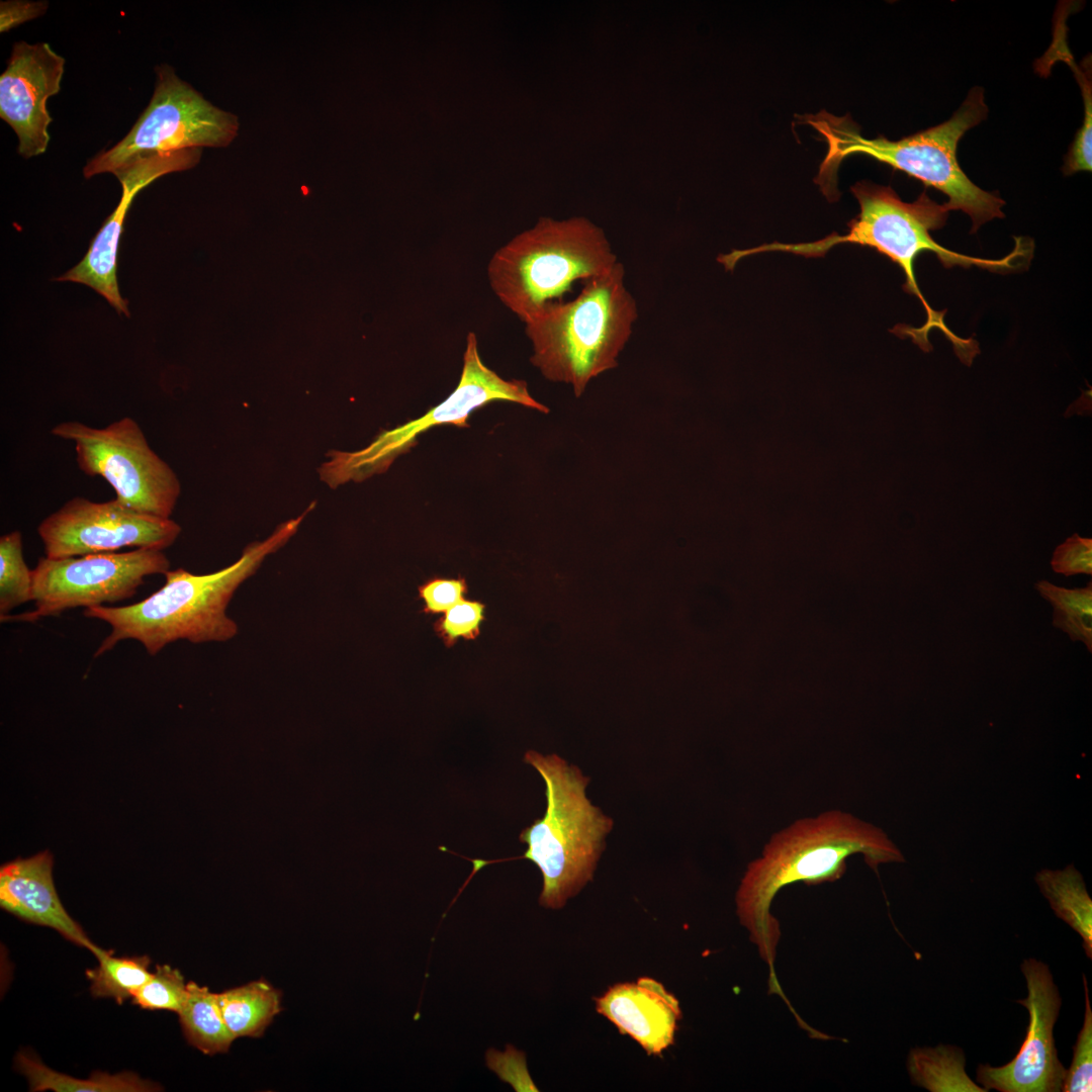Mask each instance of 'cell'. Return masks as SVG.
<instances>
[{
  "mask_svg": "<svg viewBox=\"0 0 1092 1092\" xmlns=\"http://www.w3.org/2000/svg\"><path fill=\"white\" fill-rule=\"evenodd\" d=\"M860 853L877 872L882 863L902 862L900 849L879 827L839 810L802 818L775 833L752 860L736 893L740 923L769 967V990L784 996L774 963L781 930L770 913L775 896L786 886L830 883L846 871L849 856Z\"/></svg>",
  "mask_w": 1092,
  "mask_h": 1092,
  "instance_id": "6da1fadb",
  "label": "cell"
},
{
  "mask_svg": "<svg viewBox=\"0 0 1092 1092\" xmlns=\"http://www.w3.org/2000/svg\"><path fill=\"white\" fill-rule=\"evenodd\" d=\"M851 192L859 204L858 214L848 223L846 234L832 233L824 239L784 244L772 242L757 247L758 253L786 252L806 258L823 257L838 244H857L877 250L896 263L905 274L903 288L909 294L919 298L926 310V322L919 329L905 326L896 327L893 332L898 336L909 337L923 351L932 349L928 333L932 329L940 330L952 343L960 360L970 366L979 354L978 343L972 339H962L953 334L944 324L943 313L934 311L923 297L914 275V263L923 251L935 253L945 267L954 265L978 266L994 271H1008L1022 265L1025 247L1017 246L1011 254L1000 260L974 258L958 254L938 245L930 236L931 230L943 225L947 210L943 205L933 202L922 193L912 203L904 202L889 186L871 182H857Z\"/></svg>",
  "mask_w": 1092,
  "mask_h": 1092,
  "instance_id": "7a4b0ae2",
  "label": "cell"
},
{
  "mask_svg": "<svg viewBox=\"0 0 1092 1092\" xmlns=\"http://www.w3.org/2000/svg\"><path fill=\"white\" fill-rule=\"evenodd\" d=\"M312 508L313 504L297 518L279 525L264 541L248 545L236 562L218 571L194 574L183 568L168 570L164 585L141 602L85 608V617L111 627L94 657L127 639L139 641L152 656L178 640L204 643L232 639L238 627L228 617L226 608L235 592L268 555L286 544Z\"/></svg>",
  "mask_w": 1092,
  "mask_h": 1092,
  "instance_id": "3957f363",
  "label": "cell"
},
{
  "mask_svg": "<svg viewBox=\"0 0 1092 1092\" xmlns=\"http://www.w3.org/2000/svg\"><path fill=\"white\" fill-rule=\"evenodd\" d=\"M987 113L983 90L975 87L948 120L899 141L863 138L850 120L826 111L806 116V122L827 145L815 181L828 199H836V171L840 163L851 155H867L943 192L948 197L945 209L962 210L970 215L971 231L975 233L987 221L1004 216L1005 202L973 183L957 160L959 141Z\"/></svg>",
  "mask_w": 1092,
  "mask_h": 1092,
  "instance_id": "277c9868",
  "label": "cell"
},
{
  "mask_svg": "<svg viewBox=\"0 0 1092 1092\" xmlns=\"http://www.w3.org/2000/svg\"><path fill=\"white\" fill-rule=\"evenodd\" d=\"M581 284L573 299L525 324L531 363L546 379L569 384L577 397L590 380L617 367L638 317L621 262Z\"/></svg>",
  "mask_w": 1092,
  "mask_h": 1092,
  "instance_id": "5b68a950",
  "label": "cell"
},
{
  "mask_svg": "<svg viewBox=\"0 0 1092 1092\" xmlns=\"http://www.w3.org/2000/svg\"><path fill=\"white\" fill-rule=\"evenodd\" d=\"M618 262L604 232L582 217L541 218L491 256L489 285L502 303L524 324L580 281Z\"/></svg>",
  "mask_w": 1092,
  "mask_h": 1092,
  "instance_id": "8992f818",
  "label": "cell"
},
{
  "mask_svg": "<svg viewBox=\"0 0 1092 1092\" xmlns=\"http://www.w3.org/2000/svg\"><path fill=\"white\" fill-rule=\"evenodd\" d=\"M524 761L545 783L546 810L520 833L527 849L516 858L539 868L543 878L540 905L560 909L593 879L613 820L587 799L589 779L577 766L556 754L534 750L525 753Z\"/></svg>",
  "mask_w": 1092,
  "mask_h": 1092,
  "instance_id": "52a82bcc",
  "label": "cell"
},
{
  "mask_svg": "<svg viewBox=\"0 0 1092 1092\" xmlns=\"http://www.w3.org/2000/svg\"><path fill=\"white\" fill-rule=\"evenodd\" d=\"M500 400L549 413L547 406L530 394L526 381L505 379L483 363L477 337L469 332L459 382L445 400L421 418L383 431L359 451L332 453L331 460L324 463L320 470L321 476L331 486H338L382 473L398 456L410 452L418 444L420 435L442 425L469 428L468 419L475 410Z\"/></svg>",
  "mask_w": 1092,
  "mask_h": 1092,
  "instance_id": "ba28073f",
  "label": "cell"
},
{
  "mask_svg": "<svg viewBox=\"0 0 1092 1092\" xmlns=\"http://www.w3.org/2000/svg\"><path fill=\"white\" fill-rule=\"evenodd\" d=\"M152 98L127 134L83 168L85 178L114 173L141 158L186 149L223 148L238 135V116L206 100L167 64L155 69Z\"/></svg>",
  "mask_w": 1092,
  "mask_h": 1092,
  "instance_id": "9c48e42d",
  "label": "cell"
},
{
  "mask_svg": "<svg viewBox=\"0 0 1092 1092\" xmlns=\"http://www.w3.org/2000/svg\"><path fill=\"white\" fill-rule=\"evenodd\" d=\"M51 433L74 444L79 469L104 478L120 504L147 515L171 517L181 492L180 481L133 419L121 418L103 428L68 421Z\"/></svg>",
  "mask_w": 1092,
  "mask_h": 1092,
  "instance_id": "30bf717a",
  "label": "cell"
},
{
  "mask_svg": "<svg viewBox=\"0 0 1092 1092\" xmlns=\"http://www.w3.org/2000/svg\"><path fill=\"white\" fill-rule=\"evenodd\" d=\"M170 561L163 550L135 548L66 558L40 557L32 569L34 609L0 616L1 623H33L79 608L132 598L146 577L164 574Z\"/></svg>",
  "mask_w": 1092,
  "mask_h": 1092,
  "instance_id": "8fae6325",
  "label": "cell"
},
{
  "mask_svg": "<svg viewBox=\"0 0 1092 1092\" xmlns=\"http://www.w3.org/2000/svg\"><path fill=\"white\" fill-rule=\"evenodd\" d=\"M37 533L46 557L66 558L125 547L164 550L176 541L181 527L171 518L133 511L116 498L98 503L77 496L44 518Z\"/></svg>",
  "mask_w": 1092,
  "mask_h": 1092,
  "instance_id": "7c38bea8",
  "label": "cell"
},
{
  "mask_svg": "<svg viewBox=\"0 0 1092 1092\" xmlns=\"http://www.w3.org/2000/svg\"><path fill=\"white\" fill-rule=\"evenodd\" d=\"M1028 995L1016 1002L1028 1010L1029 1024L1024 1041L1015 1058L1001 1067L981 1064L977 1081L986 1091L1059 1092L1066 1069L1058 1058L1054 1026L1061 997L1049 967L1033 958L1022 962Z\"/></svg>",
  "mask_w": 1092,
  "mask_h": 1092,
  "instance_id": "4fadbf2b",
  "label": "cell"
},
{
  "mask_svg": "<svg viewBox=\"0 0 1092 1092\" xmlns=\"http://www.w3.org/2000/svg\"><path fill=\"white\" fill-rule=\"evenodd\" d=\"M65 59L48 42H15L0 76V117L18 139V154L29 159L46 153L52 117L50 97L61 90Z\"/></svg>",
  "mask_w": 1092,
  "mask_h": 1092,
  "instance_id": "5bb4252c",
  "label": "cell"
},
{
  "mask_svg": "<svg viewBox=\"0 0 1092 1092\" xmlns=\"http://www.w3.org/2000/svg\"><path fill=\"white\" fill-rule=\"evenodd\" d=\"M201 154V149H186L141 158L117 169L113 174L122 187L117 206L92 239L83 259L56 280L85 284L118 313L129 316L128 302L119 292L116 274L119 240L130 204L142 189L158 178L194 167Z\"/></svg>",
  "mask_w": 1092,
  "mask_h": 1092,
  "instance_id": "9a60e30c",
  "label": "cell"
},
{
  "mask_svg": "<svg viewBox=\"0 0 1092 1092\" xmlns=\"http://www.w3.org/2000/svg\"><path fill=\"white\" fill-rule=\"evenodd\" d=\"M596 1010L649 1056L660 1057L674 1040L681 1010L677 998L658 981L641 977L618 983L595 999Z\"/></svg>",
  "mask_w": 1092,
  "mask_h": 1092,
  "instance_id": "2e32d148",
  "label": "cell"
},
{
  "mask_svg": "<svg viewBox=\"0 0 1092 1092\" xmlns=\"http://www.w3.org/2000/svg\"><path fill=\"white\" fill-rule=\"evenodd\" d=\"M54 857L49 850L16 858L0 868V906L17 918L55 929L71 942L96 946L66 911L53 879Z\"/></svg>",
  "mask_w": 1092,
  "mask_h": 1092,
  "instance_id": "e0dca14e",
  "label": "cell"
},
{
  "mask_svg": "<svg viewBox=\"0 0 1092 1092\" xmlns=\"http://www.w3.org/2000/svg\"><path fill=\"white\" fill-rule=\"evenodd\" d=\"M216 995L222 1018L235 1038L260 1037L281 1011V991L264 978Z\"/></svg>",
  "mask_w": 1092,
  "mask_h": 1092,
  "instance_id": "ac0fdd59",
  "label": "cell"
},
{
  "mask_svg": "<svg viewBox=\"0 0 1092 1092\" xmlns=\"http://www.w3.org/2000/svg\"><path fill=\"white\" fill-rule=\"evenodd\" d=\"M16 1070L25 1076L30 1091L56 1092H149L159 1091L155 1082L144 1080L131 1072L110 1075L94 1072L87 1080L76 1079L56 1072L27 1051L19 1052L15 1057Z\"/></svg>",
  "mask_w": 1092,
  "mask_h": 1092,
  "instance_id": "d6986e66",
  "label": "cell"
},
{
  "mask_svg": "<svg viewBox=\"0 0 1092 1092\" xmlns=\"http://www.w3.org/2000/svg\"><path fill=\"white\" fill-rule=\"evenodd\" d=\"M1056 916L1083 939L1086 956L1092 958V900L1082 875L1074 864L1064 870H1041L1034 878Z\"/></svg>",
  "mask_w": 1092,
  "mask_h": 1092,
  "instance_id": "ffe728a7",
  "label": "cell"
},
{
  "mask_svg": "<svg viewBox=\"0 0 1092 1092\" xmlns=\"http://www.w3.org/2000/svg\"><path fill=\"white\" fill-rule=\"evenodd\" d=\"M178 1015L187 1041L205 1055L225 1053L236 1039L222 1018L216 993L207 987L187 983V995Z\"/></svg>",
  "mask_w": 1092,
  "mask_h": 1092,
  "instance_id": "44dd1931",
  "label": "cell"
},
{
  "mask_svg": "<svg viewBox=\"0 0 1092 1092\" xmlns=\"http://www.w3.org/2000/svg\"><path fill=\"white\" fill-rule=\"evenodd\" d=\"M963 1050L954 1045L914 1048L907 1058L913 1084L930 1092H986L966 1073Z\"/></svg>",
  "mask_w": 1092,
  "mask_h": 1092,
  "instance_id": "7402d4cb",
  "label": "cell"
},
{
  "mask_svg": "<svg viewBox=\"0 0 1092 1092\" xmlns=\"http://www.w3.org/2000/svg\"><path fill=\"white\" fill-rule=\"evenodd\" d=\"M99 965L87 971L91 981V994L98 998H112L117 1003L132 998L136 991L151 978V960L147 956L115 958L111 950L97 945L91 951Z\"/></svg>",
  "mask_w": 1092,
  "mask_h": 1092,
  "instance_id": "603a6c76",
  "label": "cell"
},
{
  "mask_svg": "<svg viewBox=\"0 0 1092 1092\" xmlns=\"http://www.w3.org/2000/svg\"><path fill=\"white\" fill-rule=\"evenodd\" d=\"M1039 595L1054 609L1053 624L1073 641H1082L1092 651V581L1085 587L1066 588L1046 580L1035 583Z\"/></svg>",
  "mask_w": 1092,
  "mask_h": 1092,
  "instance_id": "cb8c5ba5",
  "label": "cell"
},
{
  "mask_svg": "<svg viewBox=\"0 0 1092 1092\" xmlns=\"http://www.w3.org/2000/svg\"><path fill=\"white\" fill-rule=\"evenodd\" d=\"M32 570L24 561L22 535L12 531L0 538V616L33 601Z\"/></svg>",
  "mask_w": 1092,
  "mask_h": 1092,
  "instance_id": "d4e9b609",
  "label": "cell"
},
{
  "mask_svg": "<svg viewBox=\"0 0 1092 1092\" xmlns=\"http://www.w3.org/2000/svg\"><path fill=\"white\" fill-rule=\"evenodd\" d=\"M187 995L183 975L168 965L157 966L155 973L133 995L132 1003L150 1010L179 1012Z\"/></svg>",
  "mask_w": 1092,
  "mask_h": 1092,
  "instance_id": "484cf974",
  "label": "cell"
},
{
  "mask_svg": "<svg viewBox=\"0 0 1092 1092\" xmlns=\"http://www.w3.org/2000/svg\"><path fill=\"white\" fill-rule=\"evenodd\" d=\"M1085 989V1016L1083 1026L1073 1048V1060L1066 1070L1062 1091L1090 1092L1092 1090V1011L1088 985L1083 975Z\"/></svg>",
  "mask_w": 1092,
  "mask_h": 1092,
  "instance_id": "4316f807",
  "label": "cell"
},
{
  "mask_svg": "<svg viewBox=\"0 0 1092 1092\" xmlns=\"http://www.w3.org/2000/svg\"><path fill=\"white\" fill-rule=\"evenodd\" d=\"M484 608L480 602L462 599L435 622V632L447 647L453 646L460 637L473 640L479 635Z\"/></svg>",
  "mask_w": 1092,
  "mask_h": 1092,
  "instance_id": "83f0119b",
  "label": "cell"
},
{
  "mask_svg": "<svg viewBox=\"0 0 1092 1092\" xmlns=\"http://www.w3.org/2000/svg\"><path fill=\"white\" fill-rule=\"evenodd\" d=\"M1084 98V119L1066 157L1063 171L1071 175L1079 171H1091L1092 168V98L1090 76L1087 77L1073 65Z\"/></svg>",
  "mask_w": 1092,
  "mask_h": 1092,
  "instance_id": "f1b7e54d",
  "label": "cell"
},
{
  "mask_svg": "<svg viewBox=\"0 0 1092 1092\" xmlns=\"http://www.w3.org/2000/svg\"><path fill=\"white\" fill-rule=\"evenodd\" d=\"M1052 568L1066 576L1092 574V539L1075 533L1054 551Z\"/></svg>",
  "mask_w": 1092,
  "mask_h": 1092,
  "instance_id": "f546056e",
  "label": "cell"
},
{
  "mask_svg": "<svg viewBox=\"0 0 1092 1092\" xmlns=\"http://www.w3.org/2000/svg\"><path fill=\"white\" fill-rule=\"evenodd\" d=\"M486 1062L488 1068L503 1081L511 1083L516 1091H538L528 1074L525 1055L514 1046L508 1045L505 1053L489 1050Z\"/></svg>",
  "mask_w": 1092,
  "mask_h": 1092,
  "instance_id": "4dcf8cb0",
  "label": "cell"
},
{
  "mask_svg": "<svg viewBox=\"0 0 1092 1092\" xmlns=\"http://www.w3.org/2000/svg\"><path fill=\"white\" fill-rule=\"evenodd\" d=\"M463 577L456 579L434 578L419 586V595L425 602L424 612L442 613L460 602L466 592Z\"/></svg>",
  "mask_w": 1092,
  "mask_h": 1092,
  "instance_id": "1f68e13d",
  "label": "cell"
},
{
  "mask_svg": "<svg viewBox=\"0 0 1092 1092\" xmlns=\"http://www.w3.org/2000/svg\"><path fill=\"white\" fill-rule=\"evenodd\" d=\"M47 1L7 0L0 2V31L6 32L18 25L43 15Z\"/></svg>",
  "mask_w": 1092,
  "mask_h": 1092,
  "instance_id": "d6a6232c",
  "label": "cell"
}]
</instances>
